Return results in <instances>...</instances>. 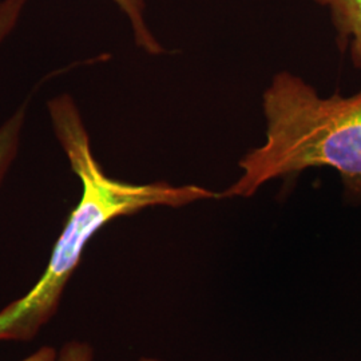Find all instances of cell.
I'll list each match as a JSON object with an SVG mask.
<instances>
[{
	"label": "cell",
	"mask_w": 361,
	"mask_h": 361,
	"mask_svg": "<svg viewBox=\"0 0 361 361\" xmlns=\"http://www.w3.org/2000/svg\"><path fill=\"white\" fill-rule=\"evenodd\" d=\"M52 125L71 168L82 183V195L66 221L51 257L25 296L0 310V341H30L59 308L66 285L77 271L92 235L113 219L153 207H180L219 198L209 189L166 182L135 185L106 176L91 153L89 135L68 97L50 102Z\"/></svg>",
	"instance_id": "6da1fadb"
},
{
	"label": "cell",
	"mask_w": 361,
	"mask_h": 361,
	"mask_svg": "<svg viewBox=\"0 0 361 361\" xmlns=\"http://www.w3.org/2000/svg\"><path fill=\"white\" fill-rule=\"evenodd\" d=\"M264 114L267 141L244 155L241 178L219 198L250 197L269 180L322 166L336 169L347 193L361 198V90L320 98L283 71L264 92Z\"/></svg>",
	"instance_id": "7a4b0ae2"
},
{
	"label": "cell",
	"mask_w": 361,
	"mask_h": 361,
	"mask_svg": "<svg viewBox=\"0 0 361 361\" xmlns=\"http://www.w3.org/2000/svg\"><path fill=\"white\" fill-rule=\"evenodd\" d=\"M328 8L341 51L349 50L352 63L361 70V0H314Z\"/></svg>",
	"instance_id": "3957f363"
},
{
	"label": "cell",
	"mask_w": 361,
	"mask_h": 361,
	"mask_svg": "<svg viewBox=\"0 0 361 361\" xmlns=\"http://www.w3.org/2000/svg\"><path fill=\"white\" fill-rule=\"evenodd\" d=\"M114 1L122 8V11L129 16L137 44L149 54H161L164 51L162 46L157 42V39L153 37V34L149 31V28L145 23V19H143L145 0H114Z\"/></svg>",
	"instance_id": "277c9868"
},
{
	"label": "cell",
	"mask_w": 361,
	"mask_h": 361,
	"mask_svg": "<svg viewBox=\"0 0 361 361\" xmlns=\"http://www.w3.org/2000/svg\"><path fill=\"white\" fill-rule=\"evenodd\" d=\"M22 121L23 113L20 111L0 129V180L6 174L13 161V155L16 153Z\"/></svg>",
	"instance_id": "5b68a950"
},
{
	"label": "cell",
	"mask_w": 361,
	"mask_h": 361,
	"mask_svg": "<svg viewBox=\"0 0 361 361\" xmlns=\"http://www.w3.org/2000/svg\"><path fill=\"white\" fill-rule=\"evenodd\" d=\"M94 360V350L90 344L71 340L66 343L65 345L58 353V361H92Z\"/></svg>",
	"instance_id": "8992f818"
},
{
	"label": "cell",
	"mask_w": 361,
	"mask_h": 361,
	"mask_svg": "<svg viewBox=\"0 0 361 361\" xmlns=\"http://www.w3.org/2000/svg\"><path fill=\"white\" fill-rule=\"evenodd\" d=\"M20 361H58V353L52 347H42Z\"/></svg>",
	"instance_id": "52a82bcc"
},
{
	"label": "cell",
	"mask_w": 361,
	"mask_h": 361,
	"mask_svg": "<svg viewBox=\"0 0 361 361\" xmlns=\"http://www.w3.org/2000/svg\"><path fill=\"white\" fill-rule=\"evenodd\" d=\"M140 361H159V360H157V359H152V357H142V359H140Z\"/></svg>",
	"instance_id": "ba28073f"
}]
</instances>
